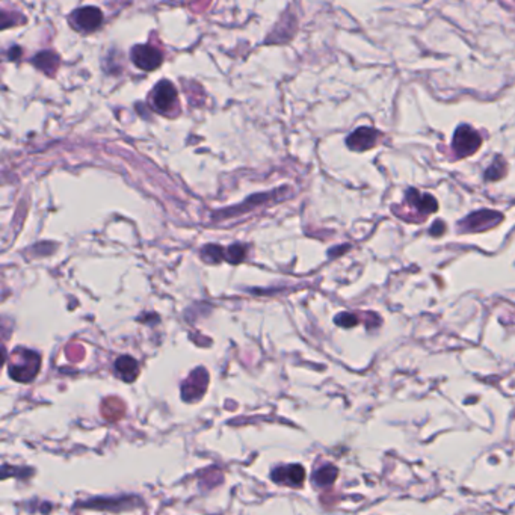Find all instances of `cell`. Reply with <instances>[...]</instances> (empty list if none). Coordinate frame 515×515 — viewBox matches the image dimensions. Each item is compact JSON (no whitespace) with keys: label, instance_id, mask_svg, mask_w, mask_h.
I'll return each instance as SVG.
<instances>
[{"label":"cell","instance_id":"7c38bea8","mask_svg":"<svg viewBox=\"0 0 515 515\" xmlns=\"http://www.w3.org/2000/svg\"><path fill=\"white\" fill-rule=\"evenodd\" d=\"M32 62H33L35 67L40 68L41 71H44V73L53 74L56 71L58 65H59V58H58L56 53L46 50V52H40L38 55L32 59Z\"/></svg>","mask_w":515,"mask_h":515},{"label":"cell","instance_id":"d6986e66","mask_svg":"<svg viewBox=\"0 0 515 515\" xmlns=\"http://www.w3.org/2000/svg\"><path fill=\"white\" fill-rule=\"evenodd\" d=\"M445 233H446V224L440 219L435 221V223L431 227V230H429V235L434 236V237H438V236L445 235Z\"/></svg>","mask_w":515,"mask_h":515},{"label":"cell","instance_id":"9a60e30c","mask_svg":"<svg viewBox=\"0 0 515 515\" xmlns=\"http://www.w3.org/2000/svg\"><path fill=\"white\" fill-rule=\"evenodd\" d=\"M201 257L207 263H219L225 259V250L219 245H206L201 250Z\"/></svg>","mask_w":515,"mask_h":515},{"label":"cell","instance_id":"5b68a950","mask_svg":"<svg viewBox=\"0 0 515 515\" xmlns=\"http://www.w3.org/2000/svg\"><path fill=\"white\" fill-rule=\"evenodd\" d=\"M71 24L74 26V29L81 32H94L99 29L103 23V14L99 8L94 6H85L79 8L73 14H71Z\"/></svg>","mask_w":515,"mask_h":515},{"label":"cell","instance_id":"8fae6325","mask_svg":"<svg viewBox=\"0 0 515 515\" xmlns=\"http://www.w3.org/2000/svg\"><path fill=\"white\" fill-rule=\"evenodd\" d=\"M115 370H117V375L122 378V381L132 383L139 374V366L135 358L129 357V355H122V357L115 361Z\"/></svg>","mask_w":515,"mask_h":515},{"label":"cell","instance_id":"277c9868","mask_svg":"<svg viewBox=\"0 0 515 515\" xmlns=\"http://www.w3.org/2000/svg\"><path fill=\"white\" fill-rule=\"evenodd\" d=\"M153 108L161 113H170L177 108V91L171 82H159L150 97Z\"/></svg>","mask_w":515,"mask_h":515},{"label":"cell","instance_id":"ac0fdd59","mask_svg":"<svg viewBox=\"0 0 515 515\" xmlns=\"http://www.w3.org/2000/svg\"><path fill=\"white\" fill-rule=\"evenodd\" d=\"M334 321H335V324H337V325H339V326H343V328H352V326H355V325H358V324H360V319L357 317V315L348 313V312L337 315Z\"/></svg>","mask_w":515,"mask_h":515},{"label":"cell","instance_id":"8992f818","mask_svg":"<svg viewBox=\"0 0 515 515\" xmlns=\"http://www.w3.org/2000/svg\"><path fill=\"white\" fill-rule=\"evenodd\" d=\"M405 203L406 206H411L415 212V215H419L420 221H425V218L435 213L438 210V203L431 193H422L417 189H408L405 193Z\"/></svg>","mask_w":515,"mask_h":515},{"label":"cell","instance_id":"30bf717a","mask_svg":"<svg viewBox=\"0 0 515 515\" xmlns=\"http://www.w3.org/2000/svg\"><path fill=\"white\" fill-rule=\"evenodd\" d=\"M379 139V132L372 129V127H360L355 132H352L346 144L351 150H357V152H364L375 147V144Z\"/></svg>","mask_w":515,"mask_h":515},{"label":"cell","instance_id":"9c48e42d","mask_svg":"<svg viewBox=\"0 0 515 515\" xmlns=\"http://www.w3.org/2000/svg\"><path fill=\"white\" fill-rule=\"evenodd\" d=\"M272 481L280 485H289V486H301L304 484L306 479V470L303 466L299 464H292V466H281L277 467L272 472Z\"/></svg>","mask_w":515,"mask_h":515},{"label":"cell","instance_id":"2e32d148","mask_svg":"<svg viewBox=\"0 0 515 515\" xmlns=\"http://www.w3.org/2000/svg\"><path fill=\"white\" fill-rule=\"evenodd\" d=\"M506 174V162L502 157H497L493 162V165L485 171V180L488 182H497Z\"/></svg>","mask_w":515,"mask_h":515},{"label":"cell","instance_id":"3957f363","mask_svg":"<svg viewBox=\"0 0 515 515\" xmlns=\"http://www.w3.org/2000/svg\"><path fill=\"white\" fill-rule=\"evenodd\" d=\"M482 144V138L479 133L470 126H459L452 141V147L458 157L472 156L477 152V148Z\"/></svg>","mask_w":515,"mask_h":515},{"label":"cell","instance_id":"5bb4252c","mask_svg":"<svg viewBox=\"0 0 515 515\" xmlns=\"http://www.w3.org/2000/svg\"><path fill=\"white\" fill-rule=\"evenodd\" d=\"M102 413L106 420L115 422V420L121 419V417L124 415V405L121 401H118V399H115V397L108 399V401L103 402Z\"/></svg>","mask_w":515,"mask_h":515},{"label":"cell","instance_id":"52a82bcc","mask_svg":"<svg viewBox=\"0 0 515 515\" xmlns=\"http://www.w3.org/2000/svg\"><path fill=\"white\" fill-rule=\"evenodd\" d=\"M132 61L135 62V65L141 70L153 71L162 64L164 53L154 46H150V44L135 46L132 49Z\"/></svg>","mask_w":515,"mask_h":515},{"label":"cell","instance_id":"ba28073f","mask_svg":"<svg viewBox=\"0 0 515 515\" xmlns=\"http://www.w3.org/2000/svg\"><path fill=\"white\" fill-rule=\"evenodd\" d=\"M209 374L203 367L197 369L189 375L182 386V396L186 402H195L203 397L207 388Z\"/></svg>","mask_w":515,"mask_h":515},{"label":"cell","instance_id":"ffe728a7","mask_svg":"<svg viewBox=\"0 0 515 515\" xmlns=\"http://www.w3.org/2000/svg\"><path fill=\"white\" fill-rule=\"evenodd\" d=\"M22 55V49L20 47H14L10 50V58L11 59H19Z\"/></svg>","mask_w":515,"mask_h":515},{"label":"cell","instance_id":"7a4b0ae2","mask_svg":"<svg viewBox=\"0 0 515 515\" xmlns=\"http://www.w3.org/2000/svg\"><path fill=\"white\" fill-rule=\"evenodd\" d=\"M505 216L500 212L496 210H477L470 213L467 218L459 221L458 232L459 233H482L486 230L499 225Z\"/></svg>","mask_w":515,"mask_h":515},{"label":"cell","instance_id":"e0dca14e","mask_svg":"<svg viewBox=\"0 0 515 515\" xmlns=\"http://www.w3.org/2000/svg\"><path fill=\"white\" fill-rule=\"evenodd\" d=\"M248 253V246L244 244H235L225 250V260L230 263H241Z\"/></svg>","mask_w":515,"mask_h":515},{"label":"cell","instance_id":"4fadbf2b","mask_svg":"<svg viewBox=\"0 0 515 515\" xmlns=\"http://www.w3.org/2000/svg\"><path fill=\"white\" fill-rule=\"evenodd\" d=\"M337 476H339V470H337V467L333 464H326L321 468H317L313 473V482L317 486H331L335 482Z\"/></svg>","mask_w":515,"mask_h":515},{"label":"cell","instance_id":"6da1fadb","mask_svg":"<svg viewBox=\"0 0 515 515\" xmlns=\"http://www.w3.org/2000/svg\"><path fill=\"white\" fill-rule=\"evenodd\" d=\"M41 366L40 355L29 349H15L10 358V375L17 383H31L38 375Z\"/></svg>","mask_w":515,"mask_h":515}]
</instances>
